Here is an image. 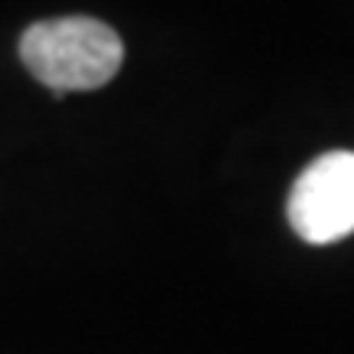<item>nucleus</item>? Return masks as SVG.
<instances>
[{
	"label": "nucleus",
	"mask_w": 354,
	"mask_h": 354,
	"mask_svg": "<svg viewBox=\"0 0 354 354\" xmlns=\"http://www.w3.org/2000/svg\"><path fill=\"white\" fill-rule=\"evenodd\" d=\"M289 223L305 243L328 246L354 233V151L318 154L295 177Z\"/></svg>",
	"instance_id": "obj_2"
},
{
	"label": "nucleus",
	"mask_w": 354,
	"mask_h": 354,
	"mask_svg": "<svg viewBox=\"0 0 354 354\" xmlns=\"http://www.w3.org/2000/svg\"><path fill=\"white\" fill-rule=\"evenodd\" d=\"M20 59L37 82L66 95L112 82L122 69L125 46L112 26L95 17H56L26 26Z\"/></svg>",
	"instance_id": "obj_1"
}]
</instances>
